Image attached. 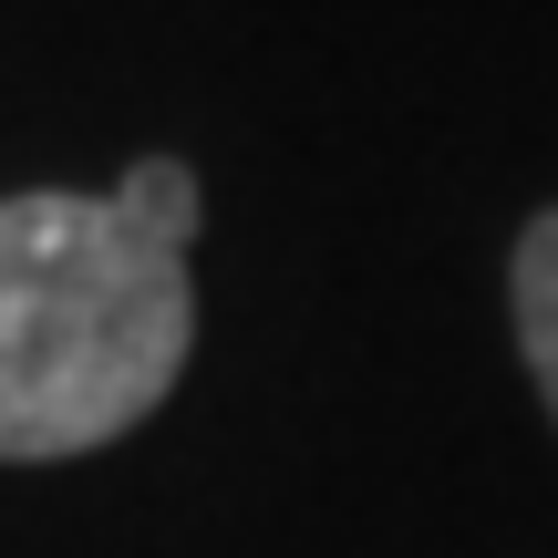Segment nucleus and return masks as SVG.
Wrapping results in <instances>:
<instances>
[{
    "mask_svg": "<svg viewBox=\"0 0 558 558\" xmlns=\"http://www.w3.org/2000/svg\"><path fill=\"white\" fill-rule=\"evenodd\" d=\"M507 311H518V352L548 393V424H558V207H538L507 259Z\"/></svg>",
    "mask_w": 558,
    "mask_h": 558,
    "instance_id": "f03ea898",
    "label": "nucleus"
},
{
    "mask_svg": "<svg viewBox=\"0 0 558 558\" xmlns=\"http://www.w3.org/2000/svg\"><path fill=\"white\" fill-rule=\"evenodd\" d=\"M197 166L145 156L124 186L0 197V465L124 445L197 352Z\"/></svg>",
    "mask_w": 558,
    "mask_h": 558,
    "instance_id": "f257e3e1",
    "label": "nucleus"
}]
</instances>
